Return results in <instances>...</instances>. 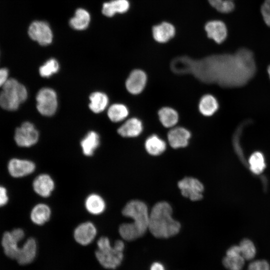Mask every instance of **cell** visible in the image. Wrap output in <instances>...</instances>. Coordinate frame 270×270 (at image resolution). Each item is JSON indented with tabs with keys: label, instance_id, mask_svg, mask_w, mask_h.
Returning <instances> with one entry per match:
<instances>
[{
	"label": "cell",
	"instance_id": "6da1fadb",
	"mask_svg": "<svg viewBox=\"0 0 270 270\" xmlns=\"http://www.w3.org/2000/svg\"><path fill=\"white\" fill-rule=\"evenodd\" d=\"M191 66V72L202 80L228 88L245 85L256 72L254 54L246 48H240L234 54L214 55Z\"/></svg>",
	"mask_w": 270,
	"mask_h": 270
},
{
	"label": "cell",
	"instance_id": "7a4b0ae2",
	"mask_svg": "<svg viewBox=\"0 0 270 270\" xmlns=\"http://www.w3.org/2000/svg\"><path fill=\"white\" fill-rule=\"evenodd\" d=\"M122 214L132 220V222L122 224L118 231L121 237L128 241L135 240L143 236L148 230L150 213L146 204L139 200L128 202L122 210Z\"/></svg>",
	"mask_w": 270,
	"mask_h": 270
},
{
	"label": "cell",
	"instance_id": "3957f363",
	"mask_svg": "<svg viewBox=\"0 0 270 270\" xmlns=\"http://www.w3.org/2000/svg\"><path fill=\"white\" fill-rule=\"evenodd\" d=\"M172 208L166 202L156 204L150 213L148 230L156 238H168L180 232V223L172 218Z\"/></svg>",
	"mask_w": 270,
	"mask_h": 270
},
{
	"label": "cell",
	"instance_id": "277c9868",
	"mask_svg": "<svg viewBox=\"0 0 270 270\" xmlns=\"http://www.w3.org/2000/svg\"><path fill=\"white\" fill-rule=\"evenodd\" d=\"M28 96L25 86L17 80L10 78L0 91V107L8 112L16 110Z\"/></svg>",
	"mask_w": 270,
	"mask_h": 270
},
{
	"label": "cell",
	"instance_id": "5b68a950",
	"mask_svg": "<svg viewBox=\"0 0 270 270\" xmlns=\"http://www.w3.org/2000/svg\"><path fill=\"white\" fill-rule=\"evenodd\" d=\"M98 250L96 256L102 266L114 269L121 264L124 257V242L117 240L112 246L109 239L105 236L100 238L97 242Z\"/></svg>",
	"mask_w": 270,
	"mask_h": 270
},
{
	"label": "cell",
	"instance_id": "8992f818",
	"mask_svg": "<svg viewBox=\"0 0 270 270\" xmlns=\"http://www.w3.org/2000/svg\"><path fill=\"white\" fill-rule=\"evenodd\" d=\"M25 236V231L21 228H15L3 233L0 244L6 256L16 259L20 248L19 244Z\"/></svg>",
	"mask_w": 270,
	"mask_h": 270
},
{
	"label": "cell",
	"instance_id": "52a82bcc",
	"mask_svg": "<svg viewBox=\"0 0 270 270\" xmlns=\"http://www.w3.org/2000/svg\"><path fill=\"white\" fill-rule=\"evenodd\" d=\"M39 134L34 126L29 122H24L14 130L13 140L20 148H28L38 142Z\"/></svg>",
	"mask_w": 270,
	"mask_h": 270
},
{
	"label": "cell",
	"instance_id": "ba28073f",
	"mask_svg": "<svg viewBox=\"0 0 270 270\" xmlns=\"http://www.w3.org/2000/svg\"><path fill=\"white\" fill-rule=\"evenodd\" d=\"M36 108L38 112L45 116H52L58 107L57 96L52 88H44L40 89L36 96Z\"/></svg>",
	"mask_w": 270,
	"mask_h": 270
},
{
	"label": "cell",
	"instance_id": "9c48e42d",
	"mask_svg": "<svg viewBox=\"0 0 270 270\" xmlns=\"http://www.w3.org/2000/svg\"><path fill=\"white\" fill-rule=\"evenodd\" d=\"M36 164L32 160L14 157L9 160L7 169L9 174L14 178L29 176L36 170Z\"/></svg>",
	"mask_w": 270,
	"mask_h": 270
},
{
	"label": "cell",
	"instance_id": "30bf717a",
	"mask_svg": "<svg viewBox=\"0 0 270 270\" xmlns=\"http://www.w3.org/2000/svg\"><path fill=\"white\" fill-rule=\"evenodd\" d=\"M28 34L30 38L42 46L50 44L52 40V32L48 24L44 21H34L30 26Z\"/></svg>",
	"mask_w": 270,
	"mask_h": 270
},
{
	"label": "cell",
	"instance_id": "8fae6325",
	"mask_svg": "<svg viewBox=\"0 0 270 270\" xmlns=\"http://www.w3.org/2000/svg\"><path fill=\"white\" fill-rule=\"evenodd\" d=\"M178 186L182 194L191 200L196 201L202 198L204 187L198 180L186 177L179 181Z\"/></svg>",
	"mask_w": 270,
	"mask_h": 270
},
{
	"label": "cell",
	"instance_id": "7c38bea8",
	"mask_svg": "<svg viewBox=\"0 0 270 270\" xmlns=\"http://www.w3.org/2000/svg\"><path fill=\"white\" fill-rule=\"evenodd\" d=\"M34 192L42 198L50 196L54 189L55 184L48 174H40L34 178L32 182Z\"/></svg>",
	"mask_w": 270,
	"mask_h": 270
},
{
	"label": "cell",
	"instance_id": "4fadbf2b",
	"mask_svg": "<svg viewBox=\"0 0 270 270\" xmlns=\"http://www.w3.org/2000/svg\"><path fill=\"white\" fill-rule=\"evenodd\" d=\"M97 230L90 222L80 224L74 230V236L76 241L82 246L90 244L96 236Z\"/></svg>",
	"mask_w": 270,
	"mask_h": 270
},
{
	"label": "cell",
	"instance_id": "5bb4252c",
	"mask_svg": "<svg viewBox=\"0 0 270 270\" xmlns=\"http://www.w3.org/2000/svg\"><path fill=\"white\" fill-rule=\"evenodd\" d=\"M204 28L207 36L218 44L223 42L227 38L228 28L222 20H210L205 24Z\"/></svg>",
	"mask_w": 270,
	"mask_h": 270
},
{
	"label": "cell",
	"instance_id": "9a60e30c",
	"mask_svg": "<svg viewBox=\"0 0 270 270\" xmlns=\"http://www.w3.org/2000/svg\"><path fill=\"white\" fill-rule=\"evenodd\" d=\"M147 81L146 73L141 70H134L130 74L126 82L128 91L132 94H138L142 92Z\"/></svg>",
	"mask_w": 270,
	"mask_h": 270
},
{
	"label": "cell",
	"instance_id": "2e32d148",
	"mask_svg": "<svg viewBox=\"0 0 270 270\" xmlns=\"http://www.w3.org/2000/svg\"><path fill=\"white\" fill-rule=\"evenodd\" d=\"M245 260L241 254L239 246H234L228 250L222 262L228 270H242Z\"/></svg>",
	"mask_w": 270,
	"mask_h": 270
},
{
	"label": "cell",
	"instance_id": "e0dca14e",
	"mask_svg": "<svg viewBox=\"0 0 270 270\" xmlns=\"http://www.w3.org/2000/svg\"><path fill=\"white\" fill-rule=\"evenodd\" d=\"M37 252V243L32 237L28 238L20 246L16 258L19 264H28L34 259Z\"/></svg>",
	"mask_w": 270,
	"mask_h": 270
},
{
	"label": "cell",
	"instance_id": "ac0fdd59",
	"mask_svg": "<svg viewBox=\"0 0 270 270\" xmlns=\"http://www.w3.org/2000/svg\"><path fill=\"white\" fill-rule=\"evenodd\" d=\"M152 36L154 39L159 43H166L174 37L176 28L171 23L163 22L152 28Z\"/></svg>",
	"mask_w": 270,
	"mask_h": 270
},
{
	"label": "cell",
	"instance_id": "d6986e66",
	"mask_svg": "<svg viewBox=\"0 0 270 270\" xmlns=\"http://www.w3.org/2000/svg\"><path fill=\"white\" fill-rule=\"evenodd\" d=\"M52 211L50 207L44 203L34 204L30 212V220L32 224L42 226L49 220Z\"/></svg>",
	"mask_w": 270,
	"mask_h": 270
},
{
	"label": "cell",
	"instance_id": "ffe728a7",
	"mask_svg": "<svg viewBox=\"0 0 270 270\" xmlns=\"http://www.w3.org/2000/svg\"><path fill=\"white\" fill-rule=\"evenodd\" d=\"M190 138V132L182 127L174 128L171 129L168 134V142L174 148L186 146Z\"/></svg>",
	"mask_w": 270,
	"mask_h": 270
},
{
	"label": "cell",
	"instance_id": "44dd1931",
	"mask_svg": "<svg viewBox=\"0 0 270 270\" xmlns=\"http://www.w3.org/2000/svg\"><path fill=\"white\" fill-rule=\"evenodd\" d=\"M143 129L142 124L138 118L128 120L118 130V134L125 138H134L139 136Z\"/></svg>",
	"mask_w": 270,
	"mask_h": 270
},
{
	"label": "cell",
	"instance_id": "7402d4cb",
	"mask_svg": "<svg viewBox=\"0 0 270 270\" xmlns=\"http://www.w3.org/2000/svg\"><path fill=\"white\" fill-rule=\"evenodd\" d=\"M130 7V4L128 0H112L103 4L102 12L105 16L112 17L116 13L126 12Z\"/></svg>",
	"mask_w": 270,
	"mask_h": 270
},
{
	"label": "cell",
	"instance_id": "603a6c76",
	"mask_svg": "<svg viewBox=\"0 0 270 270\" xmlns=\"http://www.w3.org/2000/svg\"><path fill=\"white\" fill-rule=\"evenodd\" d=\"M84 206L90 214L93 215H99L105 210L106 204L104 199L100 195L92 194L86 198Z\"/></svg>",
	"mask_w": 270,
	"mask_h": 270
},
{
	"label": "cell",
	"instance_id": "cb8c5ba5",
	"mask_svg": "<svg viewBox=\"0 0 270 270\" xmlns=\"http://www.w3.org/2000/svg\"><path fill=\"white\" fill-rule=\"evenodd\" d=\"M100 145V136L95 132L90 131L82 140L80 146L86 156H92Z\"/></svg>",
	"mask_w": 270,
	"mask_h": 270
},
{
	"label": "cell",
	"instance_id": "d4e9b609",
	"mask_svg": "<svg viewBox=\"0 0 270 270\" xmlns=\"http://www.w3.org/2000/svg\"><path fill=\"white\" fill-rule=\"evenodd\" d=\"M90 16L89 12L84 9L78 8L74 16L70 20V25L74 29L82 30L86 29L89 25Z\"/></svg>",
	"mask_w": 270,
	"mask_h": 270
},
{
	"label": "cell",
	"instance_id": "484cf974",
	"mask_svg": "<svg viewBox=\"0 0 270 270\" xmlns=\"http://www.w3.org/2000/svg\"><path fill=\"white\" fill-rule=\"evenodd\" d=\"M200 112L204 116L213 115L218 108V103L216 98L211 94H206L202 97L199 102Z\"/></svg>",
	"mask_w": 270,
	"mask_h": 270
},
{
	"label": "cell",
	"instance_id": "4316f807",
	"mask_svg": "<svg viewBox=\"0 0 270 270\" xmlns=\"http://www.w3.org/2000/svg\"><path fill=\"white\" fill-rule=\"evenodd\" d=\"M144 146L146 152L152 156H158L166 148L165 142L156 134L151 135L146 138Z\"/></svg>",
	"mask_w": 270,
	"mask_h": 270
},
{
	"label": "cell",
	"instance_id": "83f0119b",
	"mask_svg": "<svg viewBox=\"0 0 270 270\" xmlns=\"http://www.w3.org/2000/svg\"><path fill=\"white\" fill-rule=\"evenodd\" d=\"M158 115L162 124L166 128H172L178 122V115L177 112L170 107H164L160 108Z\"/></svg>",
	"mask_w": 270,
	"mask_h": 270
},
{
	"label": "cell",
	"instance_id": "f1b7e54d",
	"mask_svg": "<svg viewBox=\"0 0 270 270\" xmlns=\"http://www.w3.org/2000/svg\"><path fill=\"white\" fill-rule=\"evenodd\" d=\"M90 100L89 108L95 113L102 112L106 108L108 102L107 96L99 92L92 94L90 96Z\"/></svg>",
	"mask_w": 270,
	"mask_h": 270
},
{
	"label": "cell",
	"instance_id": "f546056e",
	"mask_svg": "<svg viewBox=\"0 0 270 270\" xmlns=\"http://www.w3.org/2000/svg\"><path fill=\"white\" fill-rule=\"evenodd\" d=\"M128 114L127 107L121 104L112 105L108 110V116L113 122H119L125 119Z\"/></svg>",
	"mask_w": 270,
	"mask_h": 270
},
{
	"label": "cell",
	"instance_id": "4dcf8cb0",
	"mask_svg": "<svg viewBox=\"0 0 270 270\" xmlns=\"http://www.w3.org/2000/svg\"><path fill=\"white\" fill-rule=\"evenodd\" d=\"M248 163L250 170L256 174H260L266 168L264 156L259 152H254L250 156Z\"/></svg>",
	"mask_w": 270,
	"mask_h": 270
},
{
	"label": "cell",
	"instance_id": "1f68e13d",
	"mask_svg": "<svg viewBox=\"0 0 270 270\" xmlns=\"http://www.w3.org/2000/svg\"><path fill=\"white\" fill-rule=\"evenodd\" d=\"M210 4L218 12L222 14L232 12L235 8V4L232 0H208Z\"/></svg>",
	"mask_w": 270,
	"mask_h": 270
},
{
	"label": "cell",
	"instance_id": "d6a6232c",
	"mask_svg": "<svg viewBox=\"0 0 270 270\" xmlns=\"http://www.w3.org/2000/svg\"><path fill=\"white\" fill-rule=\"evenodd\" d=\"M240 253L246 260H252L256 255V249L254 243L248 239L242 240L238 245Z\"/></svg>",
	"mask_w": 270,
	"mask_h": 270
},
{
	"label": "cell",
	"instance_id": "836d02e7",
	"mask_svg": "<svg viewBox=\"0 0 270 270\" xmlns=\"http://www.w3.org/2000/svg\"><path fill=\"white\" fill-rule=\"evenodd\" d=\"M58 61L54 58H50L40 68L39 73L41 76L48 78L58 72Z\"/></svg>",
	"mask_w": 270,
	"mask_h": 270
},
{
	"label": "cell",
	"instance_id": "e575fe53",
	"mask_svg": "<svg viewBox=\"0 0 270 270\" xmlns=\"http://www.w3.org/2000/svg\"><path fill=\"white\" fill-rule=\"evenodd\" d=\"M260 13L265 24L270 27V0H264L260 6Z\"/></svg>",
	"mask_w": 270,
	"mask_h": 270
},
{
	"label": "cell",
	"instance_id": "d590c367",
	"mask_svg": "<svg viewBox=\"0 0 270 270\" xmlns=\"http://www.w3.org/2000/svg\"><path fill=\"white\" fill-rule=\"evenodd\" d=\"M247 270H270V266L265 260H256L249 264Z\"/></svg>",
	"mask_w": 270,
	"mask_h": 270
},
{
	"label": "cell",
	"instance_id": "8d00e7d4",
	"mask_svg": "<svg viewBox=\"0 0 270 270\" xmlns=\"http://www.w3.org/2000/svg\"><path fill=\"white\" fill-rule=\"evenodd\" d=\"M9 201V196L7 188L0 184V208L7 204Z\"/></svg>",
	"mask_w": 270,
	"mask_h": 270
},
{
	"label": "cell",
	"instance_id": "74e56055",
	"mask_svg": "<svg viewBox=\"0 0 270 270\" xmlns=\"http://www.w3.org/2000/svg\"><path fill=\"white\" fill-rule=\"evenodd\" d=\"M9 78L8 69L6 68H0V88L2 87Z\"/></svg>",
	"mask_w": 270,
	"mask_h": 270
},
{
	"label": "cell",
	"instance_id": "f35d334b",
	"mask_svg": "<svg viewBox=\"0 0 270 270\" xmlns=\"http://www.w3.org/2000/svg\"><path fill=\"white\" fill-rule=\"evenodd\" d=\"M150 270H165V268L161 263L156 262L152 264Z\"/></svg>",
	"mask_w": 270,
	"mask_h": 270
},
{
	"label": "cell",
	"instance_id": "ab89813d",
	"mask_svg": "<svg viewBox=\"0 0 270 270\" xmlns=\"http://www.w3.org/2000/svg\"><path fill=\"white\" fill-rule=\"evenodd\" d=\"M268 76H269L270 78V65L269 66L268 68Z\"/></svg>",
	"mask_w": 270,
	"mask_h": 270
},
{
	"label": "cell",
	"instance_id": "60d3db41",
	"mask_svg": "<svg viewBox=\"0 0 270 270\" xmlns=\"http://www.w3.org/2000/svg\"></svg>",
	"mask_w": 270,
	"mask_h": 270
}]
</instances>
